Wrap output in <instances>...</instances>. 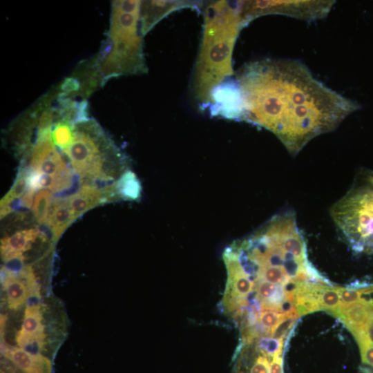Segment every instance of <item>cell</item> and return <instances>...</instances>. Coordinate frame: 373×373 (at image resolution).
<instances>
[{"mask_svg":"<svg viewBox=\"0 0 373 373\" xmlns=\"http://www.w3.org/2000/svg\"><path fill=\"white\" fill-rule=\"evenodd\" d=\"M235 78L244 102L241 121L271 131L293 155L360 108L358 103L316 79L297 59L249 62Z\"/></svg>","mask_w":373,"mask_h":373,"instance_id":"6da1fadb","label":"cell"},{"mask_svg":"<svg viewBox=\"0 0 373 373\" xmlns=\"http://www.w3.org/2000/svg\"><path fill=\"white\" fill-rule=\"evenodd\" d=\"M202 35L191 81L192 96L204 110L213 91L233 75L232 55L236 40L245 28L239 1L204 3Z\"/></svg>","mask_w":373,"mask_h":373,"instance_id":"7a4b0ae2","label":"cell"},{"mask_svg":"<svg viewBox=\"0 0 373 373\" xmlns=\"http://www.w3.org/2000/svg\"><path fill=\"white\" fill-rule=\"evenodd\" d=\"M141 2L111 3L108 35L93 58L103 85L112 78L148 72L140 21Z\"/></svg>","mask_w":373,"mask_h":373,"instance_id":"3957f363","label":"cell"},{"mask_svg":"<svg viewBox=\"0 0 373 373\" xmlns=\"http://www.w3.org/2000/svg\"><path fill=\"white\" fill-rule=\"evenodd\" d=\"M61 152L83 180L109 182L128 170L125 154L90 117L74 124L73 141Z\"/></svg>","mask_w":373,"mask_h":373,"instance_id":"277c9868","label":"cell"},{"mask_svg":"<svg viewBox=\"0 0 373 373\" xmlns=\"http://www.w3.org/2000/svg\"><path fill=\"white\" fill-rule=\"evenodd\" d=\"M331 216L355 251L373 254V184L367 179L333 205Z\"/></svg>","mask_w":373,"mask_h":373,"instance_id":"5b68a950","label":"cell"},{"mask_svg":"<svg viewBox=\"0 0 373 373\" xmlns=\"http://www.w3.org/2000/svg\"><path fill=\"white\" fill-rule=\"evenodd\" d=\"M335 1H239L245 27L253 20L267 15H282L305 20L315 21L327 16Z\"/></svg>","mask_w":373,"mask_h":373,"instance_id":"8992f818","label":"cell"},{"mask_svg":"<svg viewBox=\"0 0 373 373\" xmlns=\"http://www.w3.org/2000/svg\"><path fill=\"white\" fill-rule=\"evenodd\" d=\"M208 108L213 116L220 115L228 119L242 120L244 102L240 87L236 78L230 77L216 88Z\"/></svg>","mask_w":373,"mask_h":373,"instance_id":"52a82bcc","label":"cell"},{"mask_svg":"<svg viewBox=\"0 0 373 373\" xmlns=\"http://www.w3.org/2000/svg\"><path fill=\"white\" fill-rule=\"evenodd\" d=\"M204 6V1H142L141 32L144 37L160 21L175 11L191 8L200 13Z\"/></svg>","mask_w":373,"mask_h":373,"instance_id":"ba28073f","label":"cell"},{"mask_svg":"<svg viewBox=\"0 0 373 373\" xmlns=\"http://www.w3.org/2000/svg\"><path fill=\"white\" fill-rule=\"evenodd\" d=\"M44 233L36 228L19 230L1 241V254L6 262L22 260L23 253L30 250Z\"/></svg>","mask_w":373,"mask_h":373,"instance_id":"9c48e42d","label":"cell"},{"mask_svg":"<svg viewBox=\"0 0 373 373\" xmlns=\"http://www.w3.org/2000/svg\"><path fill=\"white\" fill-rule=\"evenodd\" d=\"M42 317L40 305H30L26 308L21 327L16 337L19 347L25 349L34 343L42 347L44 338Z\"/></svg>","mask_w":373,"mask_h":373,"instance_id":"30bf717a","label":"cell"},{"mask_svg":"<svg viewBox=\"0 0 373 373\" xmlns=\"http://www.w3.org/2000/svg\"><path fill=\"white\" fill-rule=\"evenodd\" d=\"M68 200L75 220L88 210L107 202L103 188L85 182Z\"/></svg>","mask_w":373,"mask_h":373,"instance_id":"8fae6325","label":"cell"},{"mask_svg":"<svg viewBox=\"0 0 373 373\" xmlns=\"http://www.w3.org/2000/svg\"><path fill=\"white\" fill-rule=\"evenodd\" d=\"M75 220L68 197L52 198L48 208L45 224L51 230L55 242L59 240L62 233Z\"/></svg>","mask_w":373,"mask_h":373,"instance_id":"7c38bea8","label":"cell"},{"mask_svg":"<svg viewBox=\"0 0 373 373\" xmlns=\"http://www.w3.org/2000/svg\"><path fill=\"white\" fill-rule=\"evenodd\" d=\"M336 317L344 323L353 335L366 332L372 320L365 307L359 302L341 311Z\"/></svg>","mask_w":373,"mask_h":373,"instance_id":"4fadbf2b","label":"cell"},{"mask_svg":"<svg viewBox=\"0 0 373 373\" xmlns=\"http://www.w3.org/2000/svg\"><path fill=\"white\" fill-rule=\"evenodd\" d=\"M26 285L22 279L11 272H8L4 286L10 309H17L24 304L29 295Z\"/></svg>","mask_w":373,"mask_h":373,"instance_id":"5bb4252c","label":"cell"},{"mask_svg":"<svg viewBox=\"0 0 373 373\" xmlns=\"http://www.w3.org/2000/svg\"><path fill=\"white\" fill-rule=\"evenodd\" d=\"M115 187L119 200H137L141 196V183L135 173L129 169L115 181Z\"/></svg>","mask_w":373,"mask_h":373,"instance_id":"9a60e30c","label":"cell"},{"mask_svg":"<svg viewBox=\"0 0 373 373\" xmlns=\"http://www.w3.org/2000/svg\"><path fill=\"white\" fill-rule=\"evenodd\" d=\"M52 198V192L46 189L39 190L35 195L32 211L38 224H45L48 208Z\"/></svg>","mask_w":373,"mask_h":373,"instance_id":"2e32d148","label":"cell"},{"mask_svg":"<svg viewBox=\"0 0 373 373\" xmlns=\"http://www.w3.org/2000/svg\"><path fill=\"white\" fill-rule=\"evenodd\" d=\"M28 189V167L19 171L10 191L1 200V205H10L17 199H20Z\"/></svg>","mask_w":373,"mask_h":373,"instance_id":"e0dca14e","label":"cell"},{"mask_svg":"<svg viewBox=\"0 0 373 373\" xmlns=\"http://www.w3.org/2000/svg\"><path fill=\"white\" fill-rule=\"evenodd\" d=\"M318 301L321 309L332 314L338 307L341 299L338 287L327 285L318 294Z\"/></svg>","mask_w":373,"mask_h":373,"instance_id":"ac0fdd59","label":"cell"},{"mask_svg":"<svg viewBox=\"0 0 373 373\" xmlns=\"http://www.w3.org/2000/svg\"><path fill=\"white\" fill-rule=\"evenodd\" d=\"M289 316H294L299 317L297 312H294L290 314H283L275 311H263L259 315L258 323L259 324L269 332L270 335L275 327L284 318Z\"/></svg>","mask_w":373,"mask_h":373,"instance_id":"d6986e66","label":"cell"},{"mask_svg":"<svg viewBox=\"0 0 373 373\" xmlns=\"http://www.w3.org/2000/svg\"><path fill=\"white\" fill-rule=\"evenodd\" d=\"M256 349L262 354L272 358L276 354H283V338H261L257 343Z\"/></svg>","mask_w":373,"mask_h":373,"instance_id":"ffe728a7","label":"cell"},{"mask_svg":"<svg viewBox=\"0 0 373 373\" xmlns=\"http://www.w3.org/2000/svg\"><path fill=\"white\" fill-rule=\"evenodd\" d=\"M256 293L261 304L269 300L276 293L280 285H274L265 280H259L255 283Z\"/></svg>","mask_w":373,"mask_h":373,"instance_id":"44dd1931","label":"cell"},{"mask_svg":"<svg viewBox=\"0 0 373 373\" xmlns=\"http://www.w3.org/2000/svg\"><path fill=\"white\" fill-rule=\"evenodd\" d=\"M298 316H289L281 321L273 329L271 337L276 339L284 338L287 333L295 325Z\"/></svg>","mask_w":373,"mask_h":373,"instance_id":"7402d4cb","label":"cell"},{"mask_svg":"<svg viewBox=\"0 0 373 373\" xmlns=\"http://www.w3.org/2000/svg\"><path fill=\"white\" fill-rule=\"evenodd\" d=\"M269 358L265 354L259 355L251 366L249 373H270Z\"/></svg>","mask_w":373,"mask_h":373,"instance_id":"603a6c76","label":"cell"},{"mask_svg":"<svg viewBox=\"0 0 373 373\" xmlns=\"http://www.w3.org/2000/svg\"><path fill=\"white\" fill-rule=\"evenodd\" d=\"M35 191L31 189H28L22 197L19 199V206L22 208L32 209L33 198Z\"/></svg>","mask_w":373,"mask_h":373,"instance_id":"cb8c5ba5","label":"cell"},{"mask_svg":"<svg viewBox=\"0 0 373 373\" xmlns=\"http://www.w3.org/2000/svg\"><path fill=\"white\" fill-rule=\"evenodd\" d=\"M270 373H283V354L275 355L271 360Z\"/></svg>","mask_w":373,"mask_h":373,"instance_id":"d4e9b609","label":"cell"},{"mask_svg":"<svg viewBox=\"0 0 373 373\" xmlns=\"http://www.w3.org/2000/svg\"><path fill=\"white\" fill-rule=\"evenodd\" d=\"M1 373H26L19 367H16L14 364L12 366L8 365L6 367L5 365H1Z\"/></svg>","mask_w":373,"mask_h":373,"instance_id":"484cf974","label":"cell"},{"mask_svg":"<svg viewBox=\"0 0 373 373\" xmlns=\"http://www.w3.org/2000/svg\"><path fill=\"white\" fill-rule=\"evenodd\" d=\"M366 333L370 341L373 343V319L370 323Z\"/></svg>","mask_w":373,"mask_h":373,"instance_id":"4316f807","label":"cell"},{"mask_svg":"<svg viewBox=\"0 0 373 373\" xmlns=\"http://www.w3.org/2000/svg\"><path fill=\"white\" fill-rule=\"evenodd\" d=\"M360 373H373V369L367 367H361Z\"/></svg>","mask_w":373,"mask_h":373,"instance_id":"83f0119b","label":"cell"},{"mask_svg":"<svg viewBox=\"0 0 373 373\" xmlns=\"http://www.w3.org/2000/svg\"><path fill=\"white\" fill-rule=\"evenodd\" d=\"M367 179L373 184V173H370L367 177Z\"/></svg>","mask_w":373,"mask_h":373,"instance_id":"f1b7e54d","label":"cell"}]
</instances>
